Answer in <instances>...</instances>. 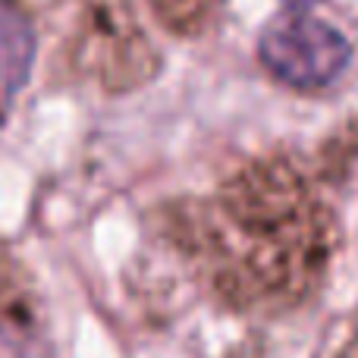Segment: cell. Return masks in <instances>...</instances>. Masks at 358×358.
Returning <instances> with one entry per match:
<instances>
[{"instance_id": "6da1fadb", "label": "cell", "mask_w": 358, "mask_h": 358, "mask_svg": "<svg viewBox=\"0 0 358 358\" xmlns=\"http://www.w3.org/2000/svg\"><path fill=\"white\" fill-rule=\"evenodd\" d=\"M170 239L217 302L277 315L324 286L340 227L317 179L296 157L271 155L176 210Z\"/></svg>"}, {"instance_id": "7a4b0ae2", "label": "cell", "mask_w": 358, "mask_h": 358, "mask_svg": "<svg viewBox=\"0 0 358 358\" xmlns=\"http://www.w3.org/2000/svg\"><path fill=\"white\" fill-rule=\"evenodd\" d=\"M258 57L273 79L299 92H321L346 73L352 44L343 31L302 10L277 16L258 38Z\"/></svg>"}, {"instance_id": "3957f363", "label": "cell", "mask_w": 358, "mask_h": 358, "mask_svg": "<svg viewBox=\"0 0 358 358\" xmlns=\"http://www.w3.org/2000/svg\"><path fill=\"white\" fill-rule=\"evenodd\" d=\"M31 63H35V29L16 3L0 0V117L25 88Z\"/></svg>"}, {"instance_id": "277c9868", "label": "cell", "mask_w": 358, "mask_h": 358, "mask_svg": "<svg viewBox=\"0 0 358 358\" xmlns=\"http://www.w3.org/2000/svg\"><path fill=\"white\" fill-rule=\"evenodd\" d=\"M0 358H57L38 311L19 286L0 280Z\"/></svg>"}, {"instance_id": "5b68a950", "label": "cell", "mask_w": 358, "mask_h": 358, "mask_svg": "<svg viewBox=\"0 0 358 358\" xmlns=\"http://www.w3.org/2000/svg\"><path fill=\"white\" fill-rule=\"evenodd\" d=\"M227 0H148L155 19L179 38H198L220 19Z\"/></svg>"}, {"instance_id": "8992f818", "label": "cell", "mask_w": 358, "mask_h": 358, "mask_svg": "<svg viewBox=\"0 0 358 358\" xmlns=\"http://www.w3.org/2000/svg\"><path fill=\"white\" fill-rule=\"evenodd\" d=\"M336 358H358V324H355L352 336L346 340V346L340 349V355H336Z\"/></svg>"}, {"instance_id": "52a82bcc", "label": "cell", "mask_w": 358, "mask_h": 358, "mask_svg": "<svg viewBox=\"0 0 358 358\" xmlns=\"http://www.w3.org/2000/svg\"><path fill=\"white\" fill-rule=\"evenodd\" d=\"M286 3H289V10H302L305 13L311 3H317V0H286Z\"/></svg>"}]
</instances>
